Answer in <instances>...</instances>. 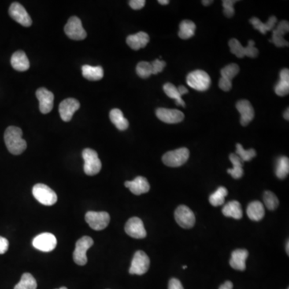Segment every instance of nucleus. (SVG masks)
<instances>
[{
    "instance_id": "1a4fd4ad",
    "label": "nucleus",
    "mask_w": 289,
    "mask_h": 289,
    "mask_svg": "<svg viewBox=\"0 0 289 289\" xmlns=\"http://www.w3.org/2000/svg\"><path fill=\"white\" fill-rule=\"evenodd\" d=\"M93 245V239L90 236H84L77 240L73 253V260L78 265L84 266L87 264V251Z\"/></svg>"
},
{
    "instance_id": "f3484780",
    "label": "nucleus",
    "mask_w": 289,
    "mask_h": 289,
    "mask_svg": "<svg viewBox=\"0 0 289 289\" xmlns=\"http://www.w3.org/2000/svg\"><path fill=\"white\" fill-rule=\"evenodd\" d=\"M35 95L39 102V110L41 113L44 114L50 113L53 109V102H54L53 93L45 88H40L37 90Z\"/></svg>"
},
{
    "instance_id": "6e6552de",
    "label": "nucleus",
    "mask_w": 289,
    "mask_h": 289,
    "mask_svg": "<svg viewBox=\"0 0 289 289\" xmlns=\"http://www.w3.org/2000/svg\"><path fill=\"white\" fill-rule=\"evenodd\" d=\"M150 265V260L149 256L142 251H138L134 254L129 272L131 275L142 276L148 272Z\"/></svg>"
},
{
    "instance_id": "f8f14e48",
    "label": "nucleus",
    "mask_w": 289,
    "mask_h": 289,
    "mask_svg": "<svg viewBox=\"0 0 289 289\" xmlns=\"http://www.w3.org/2000/svg\"><path fill=\"white\" fill-rule=\"evenodd\" d=\"M57 244V238L51 233L39 234L32 241L34 247L44 253H49L54 250Z\"/></svg>"
},
{
    "instance_id": "aec40b11",
    "label": "nucleus",
    "mask_w": 289,
    "mask_h": 289,
    "mask_svg": "<svg viewBox=\"0 0 289 289\" xmlns=\"http://www.w3.org/2000/svg\"><path fill=\"white\" fill-rule=\"evenodd\" d=\"M125 186L130 189V191L135 195H141L149 192L150 189V183L144 177L138 176L133 181H127Z\"/></svg>"
},
{
    "instance_id": "7ed1b4c3",
    "label": "nucleus",
    "mask_w": 289,
    "mask_h": 289,
    "mask_svg": "<svg viewBox=\"0 0 289 289\" xmlns=\"http://www.w3.org/2000/svg\"><path fill=\"white\" fill-rule=\"evenodd\" d=\"M85 164L84 171L90 176L97 175L101 170V161L95 150L92 149H85L82 152Z\"/></svg>"
},
{
    "instance_id": "0eeeda50",
    "label": "nucleus",
    "mask_w": 289,
    "mask_h": 289,
    "mask_svg": "<svg viewBox=\"0 0 289 289\" xmlns=\"http://www.w3.org/2000/svg\"><path fill=\"white\" fill-rule=\"evenodd\" d=\"M64 32L67 36L73 40H82L87 37L86 30L82 26L81 20L76 16H72L64 26Z\"/></svg>"
},
{
    "instance_id": "20e7f679",
    "label": "nucleus",
    "mask_w": 289,
    "mask_h": 289,
    "mask_svg": "<svg viewBox=\"0 0 289 289\" xmlns=\"http://www.w3.org/2000/svg\"><path fill=\"white\" fill-rule=\"evenodd\" d=\"M32 194L35 199L45 206H53L57 201V195L49 186L42 183L34 186Z\"/></svg>"
},
{
    "instance_id": "473e14b6",
    "label": "nucleus",
    "mask_w": 289,
    "mask_h": 289,
    "mask_svg": "<svg viewBox=\"0 0 289 289\" xmlns=\"http://www.w3.org/2000/svg\"><path fill=\"white\" fill-rule=\"evenodd\" d=\"M289 173L288 157L283 156L279 157L276 161V175L278 179H285Z\"/></svg>"
},
{
    "instance_id": "5701e85b",
    "label": "nucleus",
    "mask_w": 289,
    "mask_h": 289,
    "mask_svg": "<svg viewBox=\"0 0 289 289\" xmlns=\"http://www.w3.org/2000/svg\"><path fill=\"white\" fill-rule=\"evenodd\" d=\"M12 68L19 72H24L29 69L30 63L27 55L23 51H17L11 58Z\"/></svg>"
},
{
    "instance_id": "a19ab883",
    "label": "nucleus",
    "mask_w": 289,
    "mask_h": 289,
    "mask_svg": "<svg viewBox=\"0 0 289 289\" xmlns=\"http://www.w3.org/2000/svg\"><path fill=\"white\" fill-rule=\"evenodd\" d=\"M152 68V74L157 75L162 72L163 69L166 67V62L164 60H154L153 62L150 63Z\"/></svg>"
},
{
    "instance_id": "de8ad7c7",
    "label": "nucleus",
    "mask_w": 289,
    "mask_h": 289,
    "mask_svg": "<svg viewBox=\"0 0 289 289\" xmlns=\"http://www.w3.org/2000/svg\"><path fill=\"white\" fill-rule=\"evenodd\" d=\"M178 90H179V94H180L181 96H183L184 95V94H186V93H188V90L183 86H179V87L178 88Z\"/></svg>"
},
{
    "instance_id": "5fc2aeb1",
    "label": "nucleus",
    "mask_w": 289,
    "mask_h": 289,
    "mask_svg": "<svg viewBox=\"0 0 289 289\" xmlns=\"http://www.w3.org/2000/svg\"><path fill=\"white\" fill-rule=\"evenodd\" d=\"M58 289H68V288H67V287H60V288H58Z\"/></svg>"
},
{
    "instance_id": "ddd939ff",
    "label": "nucleus",
    "mask_w": 289,
    "mask_h": 289,
    "mask_svg": "<svg viewBox=\"0 0 289 289\" xmlns=\"http://www.w3.org/2000/svg\"><path fill=\"white\" fill-rule=\"evenodd\" d=\"M8 13L15 21L24 27H30L32 24V20L25 8L19 3L12 4L8 10Z\"/></svg>"
},
{
    "instance_id": "8fccbe9b",
    "label": "nucleus",
    "mask_w": 289,
    "mask_h": 289,
    "mask_svg": "<svg viewBox=\"0 0 289 289\" xmlns=\"http://www.w3.org/2000/svg\"><path fill=\"white\" fill-rule=\"evenodd\" d=\"M283 117H284V119H286V120H289V109H288V108H287V110H286L285 112H284V113H283Z\"/></svg>"
},
{
    "instance_id": "f03ea898",
    "label": "nucleus",
    "mask_w": 289,
    "mask_h": 289,
    "mask_svg": "<svg viewBox=\"0 0 289 289\" xmlns=\"http://www.w3.org/2000/svg\"><path fill=\"white\" fill-rule=\"evenodd\" d=\"M211 82L209 75L202 70H195L189 73L186 77L187 85L197 91H207L211 86Z\"/></svg>"
},
{
    "instance_id": "c756f323",
    "label": "nucleus",
    "mask_w": 289,
    "mask_h": 289,
    "mask_svg": "<svg viewBox=\"0 0 289 289\" xmlns=\"http://www.w3.org/2000/svg\"><path fill=\"white\" fill-rule=\"evenodd\" d=\"M109 118L111 121L113 123L115 127L118 129L120 131H124L127 130L129 127V121L124 115H123L121 110L119 109H113L110 111L109 113Z\"/></svg>"
},
{
    "instance_id": "bb28decb",
    "label": "nucleus",
    "mask_w": 289,
    "mask_h": 289,
    "mask_svg": "<svg viewBox=\"0 0 289 289\" xmlns=\"http://www.w3.org/2000/svg\"><path fill=\"white\" fill-rule=\"evenodd\" d=\"M279 77L280 80L275 87V92L279 97H284L289 93V70L287 68L282 69Z\"/></svg>"
},
{
    "instance_id": "423d86ee",
    "label": "nucleus",
    "mask_w": 289,
    "mask_h": 289,
    "mask_svg": "<svg viewBox=\"0 0 289 289\" xmlns=\"http://www.w3.org/2000/svg\"><path fill=\"white\" fill-rule=\"evenodd\" d=\"M228 45L231 53L238 58H243L244 57L256 58L258 57L259 50L255 47V41H249V45L246 48L242 46L240 42L236 39H231Z\"/></svg>"
},
{
    "instance_id": "09e8293b",
    "label": "nucleus",
    "mask_w": 289,
    "mask_h": 289,
    "mask_svg": "<svg viewBox=\"0 0 289 289\" xmlns=\"http://www.w3.org/2000/svg\"><path fill=\"white\" fill-rule=\"evenodd\" d=\"M212 3H213L212 0H210V1H208V0H203V1H202V4H203L204 6H209V5H211Z\"/></svg>"
},
{
    "instance_id": "4c0bfd02",
    "label": "nucleus",
    "mask_w": 289,
    "mask_h": 289,
    "mask_svg": "<svg viewBox=\"0 0 289 289\" xmlns=\"http://www.w3.org/2000/svg\"><path fill=\"white\" fill-rule=\"evenodd\" d=\"M235 153L240 157L241 159L243 160V162L244 161H251L256 156V150L254 149H250V150H244L241 144H237Z\"/></svg>"
},
{
    "instance_id": "37998d69",
    "label": "nucleus",
    "mask_w": 289,
    "mask_h": 289,
    "mask_svg": "<svg viewBox=\"0 0 289 289\" xmlns=\"http://www.w3.org/2000/svg\"><path fill=\"white\" fill-rule=\"evenodd\" d=\"M219 87L223 91L228 92L232 88V83L230 80H226V79H223V78L221 77L220 81H219Z\"/></svg>"
},
{
    "instance_id": "864d4df0",
    "label": "nucleus",
    "mask_w": 289,
    "mask_h": 289,
    "mask_svg": "<svg viewBox=\"0 0 289 289\" xmlns=\"http://www.w3.org/2000/svg\"><path fill=\"white\" fill-rule=\"evenodd\" d=\"M183 269H186V268H187V266H186V265H185V266L183 267Z\"/></svg>"
},
{
    "instance_id": "4468645a",
    "label": "nucleus",
    "mask_w": 289,
    "mask_h": 289,
    "mask_svg": "<svg viewBox=\"0 0 289 289\" xmlns=\"http://www.w3.org/2000/svg\"><path fill=\"white\" fill-rule=\"evenodd\" d=\"M125 231L127 235L134 239H144L147 235L143 222L138 217L131 218L127 221L125 226Z\"/></svg>"
},
{
    "instance_id": "58836bf2",
    "label": "nucleus",
    "mask_w": 289,
    "mask_h": 289,
    "mask_svg": "<svg viewBox=\"0 0 289 289\" xmlns=\"http://www.w3.org/2000/svg\"><path fill=\"white\" fill-rule=\"evenodd\" d=\"M136 72L141 78L146 79L150 77L152 75L151 64L147 61H141L137 65Z\"/></svg>"
},
{
    "instance_id": "72a5a7b5",
    "label": "nucleus",
    "mask_w": 289,
    "mask_h": 289,
    "mask_svg": "<svg viewBox=\"0 0 289 289\" xmlns=\"http://www.w3.org/2000/svg\"><path fill=\"white\" fill-rule=\"evenodd\" d=\"M227 194L228 191L227 189L223 186H220L213 194H211V196L209 197L210 203L214 207L221 206L225 202V197Z\"/></svg>"
},
{
    "instance_id": "2f4dec72",
    "label": "nucleus",
    "mask_w": 289,
    "mask_h": 289,
    "mask_svg": "<svg viewBox=\"0 0 289 289\" xmlns=\"http://www.w3.org/2000/svg\"><path fill=\"white\" fill-rule=\"evenodd\" d=\"M163 90H164L166 94H167L170 98L175 100V103H176L177 105H182V106L185 107L186 104H185L184 101H183V98H182V96L179 94L178 88L174 86L173 84H165L164 86H163Z\"/></svg>"
},
{
    "instance_id": "412c9836",
    "label": "nucleus",
    "mask_w": 289,
    "mask_h": 289,
    "mask_svg": "<svg viewBox=\"0 0 289 289\" xmlns=\"http://www.w3.org/2000/svg\"><path fill=\"white\" fill-rule=\"evenodd\" d=\"M249 255V251L246 249H236L232 252L230 260L231 268L238 271H244L246 269V260Z\"/></svg>"
},
{
    "instance_id": "e433bc0d",
    "label": "nucleus",
    "mask_w": 289,
    "mask_h": 289,
    "mask_svg": "<svg viewBox=\"0 0 289 289\" xmlns=\"http://www.w3.org/2000/svg\"><path fill=\"white\" fill-rule=\"evenodd\" d=\"M239 67L236 64H230L227 66L224 67L221 70V76L223 79L230 80L231 81L233 78L237 76V74L239 73Z\"/></svg>"
},
{
    "instance_id": "a878e982",
    "label": "nucleus",
    "mask_w": 289,
    "mask_h": 289,
    "mask_svg": "<svg viewBox=\"0 0 289 289\" xmlns=\"http://www.w3.org/2000/svg\"><path fill=\"white\" fill-rule=\"evenodd\" d=\"M246 214L249 219L253 221H260L265 215V210L263 203L259 201H254L249 203L246 208Z\"/></svg>"
},
{
    "instance_id": "6ab92c4d",
    "label": "nucleus",
    "mask_w": 289,
    "mask_h": 289,
    "mask_svg": "<svg viewBox=\"0 0 289 289\" xmlns=\"http://www.w3.org/2000/svg\"><path fill=\"white\" fill-rule=\"evenodd\" d=\"M237 110L241 115L240 124L246 127L254 119L255 111L253 105L247 100H241L236 104Z\"/></svg>"
},
{
    "instance_id": "79ce46f5",
    "label": "nucleus",
    "mask_w": 289,
    "mask_h": 289,
    "mask_svg": "<svg viewBox=\"0 0 289 289\" xmlns=\"http://www.w3.org/2000/svg\"><path fill=\"white\" fill-rule=\"evenodd\" d=\"M130 8H133L134 10H140L145 7L146 5V1L145 0H131L129 2Z\"/></svg>"
},
{
    "instance_id": "9d476101",
    "label": "nucleus",
    "mask_w": 289,
    "mask_h": 289,
    "mask_svg": "<svg viewBox=\"0 0 289 289\" xmlns=\"http://www.w3.org/2000/svg\"><path fill=\"white\" fill-rule=\"evenodd\" d=\"M86 220L92 229L101 231L109 225L110 216L105 212H89L86 215Z\"/></svg>"
},
{
    "instance_id": "a211bd4d",
    "label": "nucleus",
    "mask_w": 289,
    "mask_h": 289,
    "mask_svg": "<svg viewBox=\"0 0 289 289\" xmlns=\"http://www.w3.org/2000/svg\"><path fill=\"white\" fill-rule=\"evenodd\" d=\"M289 31L288 22L283 20L278 23L277 27L272 30V38L271 42L273 43L278 48L288 46V42L283 39V35L287 33Z\"/></svg>"
},
{
    "instance_id": "f257e3e1",
    "label": "nucleus",
    "mask_w": 289,
    "mask_h": 289,
    "mask_svg": "<svg viewBox=\"0 0 289 289\" xmlns=\"http://www.w3.org/2000/svg\"><path fill=\"white\" fill-rule=\"evenodd\" d=\"M23 131L16 127H9L4 133V142L8 151L14 155L21 154L27 148V142L22 138Z\"/></svg>"
},
{
    "instance_id": "393cba45",
    "label": "nucleus",
    "mask_w": 289,
    "mask_h": 289,
    "mask_svg": "<svg viewBox=\"0 0 289 289\" xmlns=\"http://www.w3.org/2000/svg\"><path fill=\"white\" fill-rule=\"evenodd\" d=\"M250 23L255 29L258 30L260 33L266 34L267 31H272L276 27L277 23V18L276 16H271L267 23H263L258 18L253 17L250 20Z\"/></svg>"
},
{
    "instance_id": "9b49d317",
    "label": "nucleus",
    "mask_w": 289,
    "mask_h": 289,
    "mask_svg": "<svg viewBox=\"0 0 289 289\" xmlns=\"http://www.w3.org/2000/svg\"><path fill=\"white\" fill-rule=\"evenodd\" d=\"M177 223L185 229H190L195 224V216L194 212L185 205H180L175 212Z\"/></svg>"
},
{
    "instance_id": "603ef678",
    "label": "nucleus",
    "mask_w": 289,
    "mask_h": 289,
    "mask_svg": "<svg viewBox=\"0 0 289 289\" xmlns=\"http://www.w3.org/2000/svg\"><path fill=\"white\" fill-rule=\"evenodd\" d=\"M288 245H289V242H288V241H287V246H286V247H287V249H286V251H287V255H288V253H289Z\"/></svg>"
},
{
    "instance_id": "cd10ccee",
    "label": "nucleus",
    "mask_w": 289,
    "mask_h": 289,
    "mask_svg": "<svg viewBox=\"0 0 289 289\" xmlns=\"http://www.w3.org/2000/svg\"><path fill=\"white\" fill-rule=\"evenodd\" d=\"M230 161L232 163V169L227 170V173L230 174L233 179H239L242 178L243 175V161L236 153L230 154Z\"/></svg>"
},
{
    "instance_id": "b1692460",
    "label": "nucleus",
    "mask_w": 289,
    "mask_h": 289,
    "mask_svg": "<svg viewBox=\"0 0 289 289\" xmlns=\"http://www.w3.org/2000/svg\"><path fill=\"white\" fill-rule=\"evenodd\" d=\"M223 216L231 217L235 220H241L243 218L242 207L238 201H231L224 205L222 210Z\"/></svg>"
},
{
    "instance_id": "ea45409f",
    "label": "nucleus",
    "mask_w": 289,
    "mask_h": 289,
    "mask_svg": "<svg viewBox=\"0 0 289 289\" xmlns=\"http://www.w3.org/2000/svg\"><path fill=\"white\" fill-rule=\"evenodd\" d=\"M237 1L235 0H223V13L225 15L226 17L231 18L235 15V10H234V4Z\"/></svg>"
},
{
    "instance_id": "a18cd8bd",
    "label": "nucleus",
    "mask_w": 289,
    "mask_h": 289,
    "mask_svg": "<svg viewBox=\"0 0 289 289\" xmlns=\"http://www.w3.org/2000/svg\"><path fill=\"white\" fill-rule=\"evenodd\" d=\"M9 246V242L4 237L0 236V255L7 253Z\"/></svg>"
},
{
    "instance_id": "c9c22d12",
    "label": "nucleus",
    "mask_w": 289,
    "mask_h": 289,
    "mask_svg": "<svg viewBox=\"0 0 289 289\" xmlns=\"http://www.w3.org/2000/svg\"><path fill=\"white\" fill-rule=\"evenodd\" d=\"M264 205L266 206L270 211H274L279 206V199L276 197V194H274L272 191L267 190L264 194Z\"/></svg>"
},
{
    "instance_id": "4be33fe9",
    "label": "nucleus",
    "mask_w": 289,
    "mask_h": 289,
    "mask_svg": "<svg viewBox=\"0 0 289 289\" xmlns=\"http://www.w3.org/2000/svg\"><path fill=\"white\" fill-rule=\"evenodd\" d=\"M150 42V36L146 32L139 31L134 35H130L127 37V43L134 50H139L143 49Z\"/></svg>"
},
{
    "instance_id": "c03bdc74",
    "label": "nucleus",
    "mask_w": 289,
    "mask_h": 289,
    "mask_svg": "<svg viewBox=\"0 0 289 289\" xmlns=\"http://www.w3.org/2000/svg\"><path fill=\"white\" fill-rule=\"evenodd\" d=\"M168 289H184V287L179 279L173 278L169 281Z\"/></svg>"
},
{
    "instance_id": "2eb2a0df",
    "label": "nucleus",
    "mask_w": 289,
    "mask_h": 289,
    "mask_svg": "<svg viewBox=\"0 0 289 289\" xmlns=\"http://www.w3.org/2000/svg\"><path fill=\"white\" fill-rule=\"evenodd\" d=\"M80 102L77 100L74 99V98L64 100L59 106L60 117L64 121H66V122L70 121L74 113L80 109Z\"/></svg>"
},
{
    "instance_id": "6e6d98bb",
    "label": "nucleus",
    "mask_w": 289,
    "mask_h": 289,
    "mask_svg": "<svg viewBox=\"0 0 289 289\" xmlns=\"http://www.w3.org/2000/svg\"><path fill=\"white\" fill-rule=\"evenodd\" d=\"M287 289H288V288H287Z\"/></svg>"
},
{
    "instance_id": "7c9ffc66",
    "label": "nucleus",
    "mask_w": 289,
    "mask_h": 289,
    "mask_svg": "<svg viewBox=\"0 0 289 289\" xmlns=\"http://www.w3.org/2000/svg\"><path fill=\"white\" fill-rule=\"evenodd\" d=\"M196 25L190 20H183L179 25V35L181 39H187L194 36Z\"/></svg>"
},
{
    "instance_id": "49530a36",
    "label": "nucleus",
    "mask_w": 289,
    "mask_h": 289,
    "mask_svg": "<svg viewBox=\"0 0 289 289\" xmlns=\"http://www.w3.org/2000/svg\"><path fill=\"white\" fill-rule=\"evenodd\" d=\"M233 287L234 285H233L232 282L227 280L223 284H222L219 289H233Z\"/></svg>"
},
{
    "instance_id": "f704fd0d",
    "label": "nucleus",
    "mask_w": 289,
    "mask_h": 289,
    "mask_svg": "<svg viewBox=\"0 0 289 289\" xmlns=\"http://www.w3.org/2000/svg\"><path fill=\"white\" fill-rule=\"evenodd\" d=\"M37 283L35 278L30 273H24L20 281L15 286L14 289H36Z\"/></svg>"
},
{
    "instance_id": "39448f33",
    "label": "nucleus",
    "mask_w": 289,
    "mask_h": 289,
    "mask_svg": "<svg viewBox=\"0 0 289 289\" xmlns=\"http://www.w3.org/2000/svg\"><path fill=\"white\" fill-rule=\"evenodd\" d=\"M190 157V151L187 148H180L178 150L167 152L162 156V161L170 167H179L184 165Z\"/></svg>"
},
{
    "instance_id": "3c124183",
    "label": "nucleus",
    "mask_w": 289,
    "mask_h": 289,
    "mask_svg": "<svg viewBox=\"0 0 289 289\" xmlns=\"http://www.w3.org/2000/svg\"><path fill=\"white\" fill-rule=\"evenodd\" d=\"M158 3L161 5H167L169 4L170 1L169 0H158Z\"/></svg>"
},
{
    "instance_id": "dca6fc26",
    "label": "nucleus",
    "mask_w": 289,
    "mask_h": 289,
    "mask_svg": "<svg viewBox=\"0 0 289 289\" xmlns=\"http://www.w3.org/2000/svg\"><path fill=\"white\" fill-rule=\"evenodd\" d=\"M156 116L163 122L167 124H177L183 121L184 114L178 109H165L159 108L156 110Z\"/></svg>"
},
{
    "instance_id": "c85d7f7f",
    "label": "nucleus",
    "mask_w": 289,
    "mask_h": 289,
    "mask_svg": "<svg viewBox=\"0 0 289 289\" xmlns=\"http://www.w3.org/2000/svg\"><path fill=\"white\" fill-rule=\"evenodd\" d=\"M82 75L89 80H100L103 78L104 70L101 66L93 67L86 64L82 66Z\"/></svg>"
}]
</instances>
